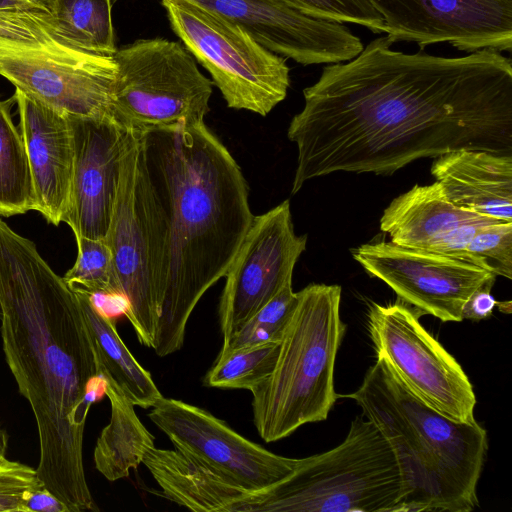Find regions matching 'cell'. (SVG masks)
<instances>
[{"label":"cell","mask_w":512,"mask_h":512,"mask_svg":"<svg viewBox=\"0 0 512 512\" xmlns=\"http://www.w3.org/2000/svg\"><path fill=\"white\" fill-rule=\"evenodd\" d=\"M373 39L328 64L303 90L288 127L297 146L292 194L335 172L393 174L458 150L512 155V62L496 50L446 57Z\"/></svg>","instance_id":"1"},{"label":"cell","mask_w":512,"mask_h":512,"mask_svg":"<svg viewBox=\"0 0 512 512\" xmlns=\"http://www.w3.org/2000/svg\"><path fill=\"white\" fill-rule=\"evenodd\" d=\"M0 323L7 365L36 422L38 478L69 512L99 511L83 463L92 384L101 379L90 324L78 294L1 218Z\"/></svg>","instance_id":"2"},{"label":"cell","mask_w":512,"mask_h":512,"mask_svg":"<svg viewBox=\"0 0 512 512\" xmlns=\"http://www.w3.org/2000/svg\"><path fill=\"white\" fill-rule=\"evenodd\" d=\"M141 131L146 168L168 227L152 346L164 357L182 348L194 308L225 276L254 215L240 166L205 123Z\"/></svg>","instance_id":"3"},{"label":"cell","mask_w":512,"mask_h":512,"mask_svg":"<svg viewBox=\"0 0 512 512\" xmlns=\"http://www.w3.org/2000/svg\"><path fill=\"white\" fill-rule=\"evenodd\" d=\"M353 399L388 442L397 460L404 496L396 511L470 512L488 449L486 430L430 407L377 358Z\"/></svg>","instance_id":"4"},{"label":"cell","mask_w":512,"mask_h":512,"mask_svg":"<svg viewBox=\"0 0 512 512\" xmlns=\"http://www.w3.org/2000/svg\"><path fill=\"white\" fill-rule=\"evenodd\" d=\"M297 293L275 367L251 391L253 423L267 443L325 420L338 397L334 368L346 330L340 318L341 287L310 284Z\"/></svg>","instance_id":"5"},{"label":"cell","mask_w":512,"mask_h":512,"mask_svg":"<svg viewBox=\"0 0 512 512\" xmlns=\"http://www.w3.org/2000/svg\"><path fill=\"white\" fill-rule=\"evenodd\" d=\"M403 496L394 453L362 414L338 446L299 459L282 481L247 492L239 512H394Z\"/></svg>","instance_id":"6"},{"label":"cell","mask_w":512,"mask_h":512,"mask_svg":"<svg viewBox=\"0 0 512 512\" xmlns=\"http://www.w3.org/2000/svg\"><path fill=\"white\" fill-rule=\"evenodd\" d=\"M113 55L73 46L51 13L0 10V75L16 89L68 115H112Z\"/></svg>","instance_id":"7"},{"label":"cell","mask_w":512,"mask_h":512,"mask_svg":"<svg viewBox=\"0 0 512 512\" xmlns=\"http://www.w3.org/2000/svg\"><path fill=\"white\" fill-rule=\"evenodd\" d=\"M124 313L140 344L152 348L167 265L168 227L146 168L141 129L130 128L105 238Z\"/></svg>","instance_id":"8"},{"label":"cell","mask_w":512,"mask_h":512,"mask_svg":"<svg viewBox=\"0 0 512 512\" xmlns=\"http://www.w3.org/2000/svg\"><path fill=\"white\" fill-rule=\"evenodd\" d=\"M171 28L210 73L227 106L266 116L290 87L286 58L192 0H161Z\"/></svg>","instance_id":"9"},{"label":"cell","mask_w":512,"mask_h":512,"mask_svg":"<svg viewBox=\"0 0 512 512\" xmlns=\"http://www.w3.org/2000/svg\"><path fill=\"white\" fill-rule=\"evenodd\" d=\"M113 118L126 128L199 125L210 111L213 82L178 42L141 39L117 49Z\"/></svg>","instance_id":"10"},{"label":"cell","mask_w":512,"mask_h":512,"mask_svg":"<svg viewBox=\"0 0 512 512\" xmlns=\"http://www.w3.org/2000/svg\"><path fill=\"white\" fill-rule=\"evenodd\" d=\"M401 301L372 303L368 330L377 358L421 401L443 415L472 422L476 397L457 360L421 325Z\"/></svg>","instance_id":"11"},{"label":"cell","mask_w":512,"mask_h":512,"mask_svg":"<svg viewBox=\"0 0 512 512\" xmlns=\"http://www.w3.org/2000/svg\"><path fill=\"white\" fill-rule=\"evenodd\" d=\"M148 416L175 449L249 492L288 477L299 459L270 452L231 429L208 411L162 397Z\"/></svg>","instance_id":"12"},{"label":"cell","mask_w":512,"mask_h":512,"mask_svg":"<svg viewBox=\"0 0 512 512\" xmlns=\"http://www.w3.org/2000/svg\"><path fill=\"white\" fill-rule=\"evenodd\" d=\"M354 259L382 280L418 315L462 321V309L479 287L495 283L491 272L452 256L377 242L352 250Z\"/></svg>","instance_id":"13"},{"label":"cell","mask_w":512,"mask_h":512,"mask_svg":"<svg viewBox=\"0 0 512 512\" xmlns=\"http://www.w3.org/2000/svg\"><path fill=\"white\" fill-rule=\"evenodd\" d=\"M306 243L307 236L296 235L294 231L289 200L253 217L224 276L219 305L223 343L292 281L295 264Z\"/></svg>","instance_id":"14"},{"label":"cell","mask_w":512,"mask_h":512,"mask_svg":"<svg viewBox=\"0 0 512 512\" xmlns=\"http://www.w3.org/2000/svg\"><path fill=\"white\" fill-rule=\"evenodd\" d=\"M393 42L421 50L448 43L459 51L512 48V0H368Z\"/></svg>","instance_id":"15"},{"label":"cell","mask_w":512,"mask_h":512,"mask_svg":"<svg viewBox=\"0 0 512 512\" xmlns=\"http://www.w3.org/2000/svg\"><path fill=\"white\" fill-rule=\"evenodd\" d=\"M236 24L268 51L302 65L351 60L361 39L337 21L308 15L281 0H192Z\"/></svg>","instance_id":"16"},{"label":"cell","mask_w":512,"mask_h":512,"mask_svg":"<svg viewBox=\"0 0 512 512\" xmlns=\"http://www.w3.org/2000/svg\"><path fill=\"white\" fill-rule=\"evenodd\" d=\"M68 117L74 160L69 201L62 222L70 226L75 236L105 239L130 128L107 115Z\"/></svg>","instance_id":"17"},{"label":"cell","mask_w":512,"mask_h":512,"mask_svg":"<svg viewBox=\"0 0 512 512\" xmlns=\"http://www.w3.org/2000/svg\"><path fill=\"white\" fill-rule=\"evenodd\" d=\"M499 221L452 204L435 181L397 196L380 219V228L398 246L467 261L466 247L483 225ZM508 222V221H507Z\"/></svg>","instance_id":"18"},{"label":"cell","mask_w":512,"mask_h":512,"mask_svg":"<svg viewBox=\"0 0 512 512\" xmlns=\"http://www.w3.org/2000/svg\"><path fill=\"white\" fill-rule=\"evenodd\" d=\"M14 99L29 161L35 211L58 226L68 206L73 171L74 147L69 117L19 89Z\"/></svg>","instance_id":"19"},{"label":"cell","mask_w":512,"mask_h":512,"mask_svg":"<svg viewBox=\"0 0 512 512\" xmlns=\"http://www.w3.org/2000/svg\"><path fill=\"white\" fill-rule=\"evenodd\" d=\"M431 174L455 206L512 221V155L458 150L436 157Z\"/></svg>","instance_id":"20"},{"label":"cell","mask_w":512,"mask_h":512,"mask_svg":"<svg viewBox=\"0 0 512 512\" xmlns=\"http://www.w3.org/2000/svg\"><path fill=\"white\" fill-rule=\"evenodd\" d=\"M163 497L196 512H236L248 491L177 449L155 446L144 455Z\"/></svg>","instance_id":"21"},{"label":"cell","mask_w":512,"mask_h":512,"mask_svg":"<svg viewBox=\"0 0 512 512\" xmlns=\"http://www.w3.org/2000/svg\"><path fill=\"white\" fill-rule=\"evenodd\" d=\"M74 291L78 294L95 340L101 380L112 383L134 406L144 409L153 407L163 395L150 372L140 365L122 341L115 320L94 303L91 294Z\"/></svg>","instance_id":"22"},{"label":"cell","mask_w":512,"mask_h":512,"mask_svg":"<svg viewBox=\"0 0 512 512\" xmlns=\"http://www.w3.org/2000/svg\"><path fill=\"white\" fill-rule=\"evenodd\" d=\"M109 398L111 415L95 448L96 469L109 481L126 478L142 464L146 452L154 447V436L138 418L134 405L108 381H102Z\"/></svg>","instance_id":"23"},{"label":"cell","mask_w":512,"mask_h":512,"mask_svg":"<svg viewBox=\"0 0 512 512\" xmlns=\"http://www.w3.org/2000/svg\"><path fill=\"white\" fill-rule=\"evenodd\" d=\"M36 210L29 161L21 133L10 114V101L0 100V216Z\"/></svg>","instance_id":"24"},{"label":"cell","mask_w":512,"mask_h":512,"mask_svg":"<svg viewBox=\"0 0 512 512\" xmlns=\"http://www.w3.org/2000/svg\"><path fill=\"white\" fill-rule=\"evenodd\" d=\"M61 34L84 51L114 55L111 0H47Z\"/></svg>","instance_id":"25"},{"label":"cell","mask_w":512,"mask_h":512,"mask_svg":"<svg viewBox=\"0 0 512 512\" xmlns=\"http://www.w3.org/2000/svg\"><path fill=\"white\" fill-rule=\"evenodd\" d=\"M279 346L280 343H266L218 354L204 385L252 391L272 373Z\"/></svg>","instance_id":"26"},{"label":"cell","mask_w":512,"mask_h":512,"mask_svg":"<svg viewBox=\"0 0 512 512\" xmlns=\"http://www.w3.org/2000/svg\"><path fill=\"white\" fill-rule=\"evenodd\" d=\"M297 302L298 293L293 291L292 281H289L223 343L219 354L266 343H280Z\"/></svg>","instance_id":"27"},{"label":"cell","mask_w":512,"mask_h":512,"mask_svg":"<svg viewBox=\"0 0 512 512\" xmlns=\"http://www.w3.org/2000/svg\"><path fill=\"white\" fill-rule=\"evenodd\" d=\"M78 254L63 277L67 285L91 295L120 297L113 256L105 239L75 236Z\"/></svg>","instance_id":"28"},{"label":"cell","mask_w":512,"mask_h":512,"mask_svg":"<svg viewBox=\"0 0 512 512\" xmlns=\"http://www.w3.org/2000/svg\"><path fill=\"white\" fill-rule=\"evenodd\" d=\"M467 261L495 276L512 278V221L481 226L466 247Z\"/></svg>","instance_id":"29"},{"label":"cell","mask_w":512,"mask_h":512,"mask_svg":"<svg viewBox=\"0 0 512 512\" xmlns=\"http://www.w3.org/2000/svg\"><path fill=\"white\" fill-rule=\"evenodd\" d=\"M289 6L318 18L352 23L384 33V21L368 0H281Z\"/></svg>","instance_id":"30"},{"label":"cell","mask_w":512,"mask_h":512,"mask_svg":"<svg viewBox=\"0 0 512 512\" xmlns=\"http://www.w3.org/2000/svg\"><path fill=\"white\" fill-rule=\"evenodd\" d=\"M43 486L36 468L7 458L0 463V512H25L27 496Z\"/></svg>","instance_id":"31"},{"label":"cell","mask_w":512,"mask_h":512,"mask_svg":"<svg viewBox=\"0 0 512 512\" xmlns=\"http://www.w3.org/2000/svg\"><path fill=\"white\" fill-rule=\"evenodd\" d=\"M493 285L489 283L481 286L470 295L462 309L463 320L479 321L488 318L492 314L497 306V301L491 294Z\"/></svg>","instance_id":"32"},{"label":"cell","mask_w":512,"mask_h":512,"mask_svg":"<svg viewBox=\"0 0 512 512\" xmlns=\"http://www.w3.org/2000/svg\"><path fill=\"white\" fill-rule=\"evenodd\" d=\"M24 508L25 512H69L66 505L44 486L27 496Z\"/></svg>","instance_id":"33"},{"label":"cell","mask_w":512,"mask_h":512,"mask_svg":"<svg viewBox=\"0 0 512 512\" xmlns=\"http://www.w3.org/2000/svg\"><path fill=\"white\" fill-rule=\"evenodd\" d=\"M28 9L51 13L47 0H0V10Z\"/></svg>","instance_id":"34"},{"label":"cell","mask_w":512,"mask_h":512,"mask_svg":"<svg viewBox=\"0 0 512 512\" xmlns=\"http://www.w3.org/2000/svg\"><path fill=\"white\" fill-rule=\"evenodd\" d=\"M7 450H8V434L0 426V463L4 462L7 459V456H6Z\"/></svg>","instance_id":"35"},{"label":"cell","mask_w":512,"mask_h":512,"mask_svg":"<svg viewBox=\"0 0 512 512\" xmlns=\"http://www.w3.org/2000/svg\"><path fill=\"white\" fill-rule=\"evenodd\" d=\"M115 1H117V0H111V4H113Z\"/></svg>","instance_id":"36"}]
</instances>
